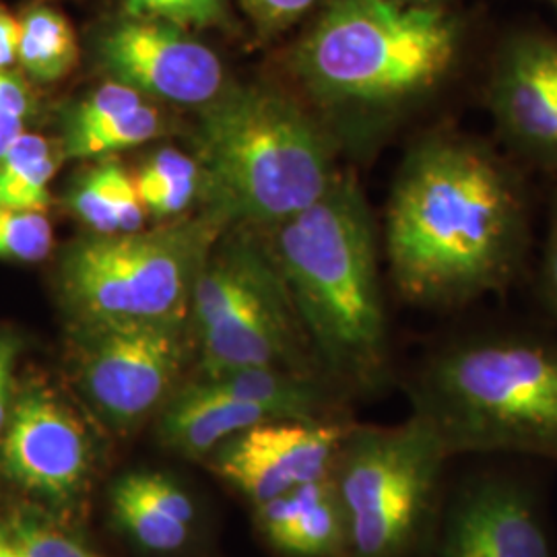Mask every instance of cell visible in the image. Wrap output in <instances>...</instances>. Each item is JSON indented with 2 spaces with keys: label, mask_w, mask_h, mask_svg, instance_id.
<instances>
[{
  "label": "cell",
  "mask_w": 557,
  "mask_h": 557,
  "mask_svg": "<svg viewBox=\"0 0 557 557\" xmlns=\"http://www.w3.org/2000/svg\"><path fill=\"white\" fill-rule=\"evenodd\" d=\"M436 524L438 557H554L537 498L518 479H467Z\"/></svg>",
  "instance_id": "cell-13"
},
{
  "label": "cell",
  "mask_w": 557,
  "mask_h": 557,
  "mask_svg": "<svg viewBox=\"0 0 557 557\" xmlns=\"http://www.w3.org/2000/svg\"><path fill=\"white\" fill-rule=\"evenodd\" d=\"M400 2H411V4H432V2H440V0H400Z\"/></svg>",
  "instance_id": "cell-35"
},
{
  "label": "cell",
  "mask_w": 557,
  "mask_h": 557,
  "mask_svg": "<svg viewBox=\"0 0 557 557\" xmlns=\"http://www.w3.org/2000/svg\"><path fill=\"white\" fill-rule=\"evenodd\" d=\"M21 341L13 337L7 331H0V434L7 425V419L11 413L15 393H13V380H15V366L20 358Z\"/></svg>",
  "instance_id": "cell-32"
},
{
  "label": "cell",
  "mask_w": 557,
  "mask_h": 557,
  "mask_svg": "<svg viewBox=\"0 0 557 557\" xmlns=\"http://www.w3.org/2000/svg\"><path fill=\"white\" fill-rule=\"evenodd\" d=\"M485 103L512 153L557 176V36L515 34L499 46Z\"/></svg>",
  "instance_id": "cell-11"
},
{
  "label": "cell",
  "mask_w": 557,
  "mask_h": 557,
  "mask_svg": "<svg viewBox=\"0 0 557 557\" xmlns=\"http://www.w3.org/2000/svg\"><path fill=\"white\" fill-rule=\"evenodd\" d=\"M59 156L48 140L23 133L0 158V207L20 211H46L50 205V180Z\"/></svg>",
  "instance_id": "cell-17"
},
{
  "label": "cell",
  "mask_w": 557,
  "mask_h": 557,
  "mask_svg": "<svg viewBox=\"0 0 557 557\" xmlns=\"http://www.w3.org/2000/svg\"><path fill=\"white\" fill-rule=\"evenodd\" d=\"M448 458L416 413L395 428H349L333 467L349 557L416 556L438 520Z\"/></svg>",
  "instance_id": "cell-6"
},
{
  "label": "cell",
  "mask_w": 557,
  "mask_h": 557,
  "mask_svg": "<svg viewBox=\"0 0 557 557\" xmlns=\"http://www.w3.org/2000/svg\"><path fill=\"white\" fill-rule=\"evenodd\" d=\"M184 320L77 324V379L85 398L120 432L168 398L184 363Z\"/></svg>",
  "instance_id": "cell-8"
},
{
  "label": "cell",
  "mask_w": 557,
  "mask_h": 557,
  "mask_svg": "<svg viewBox=\"0 0 557 557\" xmlns=\"http://www.w3.org/2000/svg\"><path fill=\"white\" fill-rule=\"evenodd\" d=\"M462 48L465 23L442 2L329 0L294 62L322 108L393 116L440 94Z\"/></svg>",
  "instance_id": "cell-3"
},
{
  "label": "cell",
  "mask_w": 557,
  "mask_h": 557,
  "mask_svg": "<svg viewBox=\"0 0 557 557\" xmlns=\"http://www.w3.org/2000/svg\"><path fill=\"white\" fill-rule=\"evenodd\" d=\"M126 479L133 487L143 494L149 502L160 506L170 517L178 518L184 524H193L195 520V506L190 498L184 494L172 479L163 478L160 473H128Z\"/></svg>",
  "instance_id": "cell-28"
},
{
  "label": "cell",
  "mask_w": 557,
  "mask_h": 557,
  "mask_svg": "<svg viewBox=\"0 0 557 557\" xmlns=\"http://www.w3.org/2000/svg\"><path fill=\"white\" fill-rule=\"evenodd\" d=\"M140 202L153 218L180 215L199 193V165L186 153L163 149L135 178Z\"/></svg>",
  "instance_id": "cell-19"
},
{
  "label": "cell",
  "mask_w": 557,
  "mask_h": 557,
  "mask_svg": "<svg viewBox=\"0 0 557 557\" xmlns=\"http://www.w3.org/2000/svg\"><path fill=\"white\" fill-rule=\"evenodd\" d=\"M218 223L209 215L73 244L62 259L60 287L75 322L184 320Z\"/></svg>",
  "instance_id": "cell-7"
},
{
  "label": "cell",
  "mask_w": 557,
  "mask_h": 557,
  "mask_svg": "<svg viewBox=\"0 0 557 557\" xmlns=\"http://www.w3.org/2000/svg\"><path fill=\"white\" fill-rule=\"evenodd\" d=\"M205 379L246 368H285L314 374L306 337L292 298L273 260L257 257L238 294L197 329ZM312 349V347H310Z\"/></svg>",
  "instance_id": "cell-9"
},
{
  "label": "cell",
  "mask_w": 557,
  "mask_h": 557,
  "mask_svg": "<svg viewBox=\"0 0 557 557\" xmlns=\"http://www.w3.org/2000/svg\"><path fill=\"white\" fill-rule=\"evenodd\" d=\"M32 114V91L27 83L0 71V158L25 133V122Z\"/></svg>",
  "instance_id": "cell-27"
},
{
  "label": "cell",
  "mask_w": 557,
  "mask_h": 557,
  "mask_svg": "<svg viewBox=\"0 0 557 557\" xmlns=\"http://www.w3.org/2000/svg\"><path fill=\"white\" fill-rule=\"evenodd\" d=\"M77 38L66 17L50 7H32L20 20L17 60L32 79L54 83L77 62Z\"/></svg>",
  "instance_id": "cell-18"
},
{
  "label": "cell",
  "mask_w": 557,
  "mask_h": 557,
  "mask_svg": "<svg viewBox=\"0 0 557 557\" xmlns=\"http://www.w3.org/2000/svg\"><path fill=\"white\" fill-rule=\"evenodd\" d=\"M54 234L44 211L0 207V259L40 262L52 250Z\"/></svg>",
  "instance_id": "cell-22"
},
{
  "label": "cell",
  "mask_w": 557,
  "mask_h": 557,
  "mask_svg": "<svg viewBox=\"0 0 557 557\" xmlns=\"http://www.w3.org/2000/svg\"><path fill=\"white\" fill-rule=\"evenodd\" d=\"M0 557H23L20 545L9 529H0Z\"/></svg>",
  "instance_id": "cell-34"
},
{
  "label": "cell",
  "mask_w": 557,
  "mask_h": 557,
  "mask_svg": "<svg viewBox=\"0 0 557 557\" xmlns=\"http://www.w3.org/2000/svg\"><path fill=\"white\" fill-rule=\"evenodd\" d=\"M351 425L341 421H264L225 440L213 469L257 506L329 478Z\"/></svg>",
  "instance_id": "cell-12"
},
{
  "label": "cell",
  "mask_w": 557,
  "mask_h": 557,
  "mask_svg": "<svg viewBox=\"0 0 557 557\" xmlns=\"http://www.w3.org/2000/svg\"><path fill=\"white\" fill-rule=\"evenodd\" d=\"M9 531L23 557H98L77 539L29 515L13 518Z\"/></svg>",
  "instance_id": "cell-26"
},
{
  "label": "cell",
  "mask_w": 557,
  "mask_h": 557,
  "mask_svg": "<svg viewBox=\"0 0 557 557\" xmlns=\"http://www.w3.org/2000/svg\"><path fill=\"white\" fill-rule=\"evenodd\" d=\"M143 101L145 98L139 91L120 81L103 83L98 91L87 96L71 110L64 122V139L83 135L106 120L116 119L120 114L137 108Z\"/></svg>",
  "instance_id": "cell-25"
},
{
  "label": "cell",
  "mask_w": 557,
  "mask_h": 557,
  "mask_svg": "<svg viewBox=\"0 0 557 557\" xmlns=\"http://www.w3.org/2000/svg\"><path fill=\"white\" fill-rule=\"evenodd\" d=\"M133 20L161 21L188 27H211L225 20L223 0H122Z\"/></svg>",
  "instance_id": "cell-24"
},
{
  "label": "cell",
  "mask_w": 557,
  "mask_h": 557,
  "mask_svg": "<svg viewBox=\"0 0 557 557\" xmlns=\"http://www.w3.org/2000/svg\"><path fill=\"white\" fill-rule=\"evenodd\" d=\"M529 230L517 168L473 135L432 131L407 151L386 207L391 277L416 306L460 308L515 278Z\"/></svg>",
  "instance_id": "cell-1"
},
{
  "label": "cell",
  "mask_w": 557,
  "mask_h": 557,
  "mask_svg": "<svg viewBox=\"0 0 557 557\" xmlns=\"http://www.w3.org/2000/svg\"><path fill=\"white\" fill-rule=\"evenodd\" d=\"M262 535L292 557L349 556V533L333 473L259 504Z\"/></svg>",
  "instance_id": "cell-15"
},
{
  "label": "cell",
  "mask_w": 557,
  "mask_h": 557,
  "mask_svg": "<svg viewBox=\"0 0 557 557\" xmlns=\"http://www.w3.org/2000/svg\"><path fill=\"white\" fill-rule=\"evenodd\" d=\"M275 227L271 257L314 358L335 379L379 384L388 363L379 239L351 176Z\"/></svg>",
  "instance_id": "cell-2"
},
{
  "label": "cell",
  "mask_w": 557,
  "mask_h": 557,
  "mask_svg": "<svg viewBox=\"0 0 557 557\" xmlns=\"http://www.w3.org/2000/svg\"><path fill=\"white\" fill-rule=\"evenodd\" d=\"M163 126L160 112L143 101L137 108L106 120L96 128L64 139V156L73 160H89L110 156L122 149H131L158 137Z\"/></svg>",
  "instance_id": "cell-21"
},
{
  "label": "cell",
  "mask_w": 557,
  "mask_h": 557,
  "mask_svg": "<svg viewBox=\"0 0 557 557\" xmlns=\"http://www.w3.org/2000/svg\"><path fill=\"white\" fill-rule=\"evenodd\" d=\"M112 510L120 527L149 552H176L188 539V524L145 498L126 475L112 487Z\"/></svg>",
  "instance_id": "cell-20"
},
{
  "label": "cell",
  "mask_w": 557,
  "mask_h": 557,
  "mask_svg": "<svg viewBox=\"0 0 557 557\" xmlns=\"http://www.w3.org/2000/svg\"><path fill=\"white\" fill-rule=\"evenodd\" d=\"M20 50V21L0 9V71L17 62Z\"/></svg>",
  "instance_id": "cell-33"
},
{
  "label": "cell",
  "mask_w": 557,
  "mask_h": 557,
  "mask_svg": "<svg viewBox=\"0 0 557 557\" xmlns=\"http://www.w3.org/2000/svg\"><path fill=\"white\" fill-rule=\"evenodd\" d=\"M199 190L209 215L277 225L337 182L329 131L298 101L262 87L221 89L199 124Z\"/></svg>",
  "instance_id": "cell-5"
},
{
  "label": "cell",
  "mask_w": 557,
  "mask_h": 557,
  "mask_svg": "<svg viewBox=\"0 0 557 557\" xmlns=\"http://www.w3.org/2000/svg\"><path fill=\"white\" fill-rule=\"evenodd\" d=\"M413 413L450 457L512 453L557 460V341L485 331L440 345L411 391Z\"/></svg>",
  "instance_id": "cell-4"
},
{
  "label": "cell",
  "mask_w": 557,
  "mask_h": 557,
  "mask_svg": "<svg viewBox=\"0 0 557 557\" xmlns=\"http://www.w3.org/2000/svg\"><path fill=\"white\" fill-rule=\"evenodd\" d=\"M539 289L549 312L557 319V199L552 205L549 225L539 264Z\"/></svg>",
  "instance_id": "cell-30"
},
{
  "label": "cell",
  "mask_w": 557,
  "mask_h": 557,
  "mask_svg": "<svg viewBox=\"0 0 557 557\" xmlns=\"http://www.w3.org/2000/svg\"><path fill=\"white\" fill-rule=\"evenodd\" d=\"M91 465V440L52 391L29 386L15 395L0 434L4 479L36 498L62 506L83 494Z\"/></svg>",
  "instance_id": "cell-10"
},
{
  "label": "cell",
  "mask_w": 557,
  "mask_h": 557,
  "mask_svg": "<svg viewBox=\"0 0 557 557\" xmlns=\"http://www.w3.org/2000/svg\"><path fill=\"white\" fill-rule=\"evenodd\" d=\"M110 174H112V199H114V211L119 221V234L139 232L143 230L147 211L140 202L137 182L131 178L119 163H112Z\"/></svg>",
  "instance_id": "cell-29"
},
{
  "label": "cell",
  "mask_w": 557,
  "mask_h": 557,
  "mask_svg": "<svg viewBox=\"0 0 557 557\" xmlns=\"http://www.w3.org/2000/svg\"><path fill=\"white\" fill-rule=\"evenodd\" d=\"M264 421L275 419L199 380L168 400L161 413L160 438L184 457H205L225 440Z\"/></svg>",
  "instance_id": "cell-16"
},
{
  "label": "cell",
  "mask_w": 557,
  "mask_h": 557,
  "mask_svg": "<svg viewBox=\"0 0 557 557\" xmlns=\"http://www.w3.org/2000/svg\"><path fill=\"white\" fill-rule=\"evenodd\" d=\"M112 161L100 163L81 176L69 195V207L94 234H119V221L112 199Z\"/></svg>",
  "instance_id": "cell-23"
},
{
  "label": "cell",
  "mask_w": 557,
  "mask_h": 557,
  "mask_svg": "<svg viewBox=\"0 0 557 557\" xmlns=\"http://www.w3.org/2000/svg\"><path fill=\"white\" fill-rule=\"evenodd\" d=\"M106 69L140 96L205 106L220 96L223 69L213 50L161 21L133 20L101 40Z\"/></svg>",
  "instance_id": "cell-14"
},
{
  "label": "cell",
  "mask_w": 557,
  "mask_h": 557,
  "mask_svg": "<svg viewBox=\"0 0 557 557\" xmlns=\"http://www.w3.org/2000/svg\"><path fill=\"white\" fill-rule=\"evenodd\" d=\"M319 0H244L248 11L267 27H285L306 15Z\"/></svg>",
  "instance_id": "cell-31"
}]
</instances>
